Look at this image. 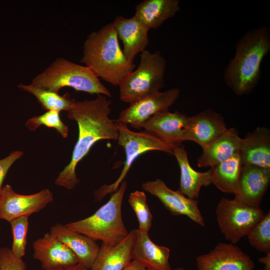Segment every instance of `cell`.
I'll return each instance as SVG.
<instances>
[{
  "mask_svg": "<svg viewBox=\"0 0 270 270\" xmlns=\"http://www.w3.org/2000/svg\"><path fill=\"white\" fill-rule=\"evenodd\" d=\"M111 102L102 94L96 98L75 100L68 112L69 119L78 126V136L70 163L60 173L55 180L59 186L72 190L79 182L76 174L78 164L88 154L92 146L102 140H116L118 130L109 115Z\"/></svg>",
  "mask_w": 270,
  "mask_h": 270,
  "instance_id": "6da1fadb",
  "label": "cell"
},
{
  "mask_svg": "<svg viewBox=\"0 0 270 270\" xmlns=\"http://www.w3.org/2000/svg\"><path fill=\"white\" fill-rule=\"evenodd\" d=\"M270 51L268 26L250 29L239 39L224 74L225 84L236 95L248 94L254 90L261 78L262 62Z\"/></svg>",
  "mask_w": 270,
  "mask_h": 270,
  "instance_id": "7a4b0ae2",
  "label": "cell"
},
{
  "mask_svg": "<svg viewBox=\"0 0 270 270\" xmlns=\"http://www.w3.org/2000/svg\"><path fill=\"white\" fill-rule=\"evenodd\" d=\"M81 62L98 78L114 86H118L136 66L124 56L112 22L88 34Z\"/></svg>",
  "mask_w": 270,
  "mask_h": 270,
  "instance_id": "3957f363",
  "label": "cell"
},
{
  "mask_svg": "<svg viewBox=\"0 0 270 270\" xmlns=\"http://www.w3.org/2000/svg\"><path fill=\"white\" fill-rule=\"evenodd\" d=\"M126 188L127 182L124 180L108 202L93 214L65 225L94 241L100 240L111 246L118 244L129 232L122 216V205Z\"/></svg>",
  "mask_w": 270,
  "mask_h": 270,
  "instance_id": "277c9868",
  "label": "cell"
},
{
  "mask_svg": "<svg viewBox=\"0 0 270 270\" xmlns=\"http://www.w3.org/2000/svg\"><path fill=\"white\" fill-rule=\"evenodd\" d=\"M32 84L56 92L64 87L111 97L108 90L92 70L64 58H58L32 80Z\"/></svg>",
  "mask_w": 270,
  "mask_h": 270,
  "instance_id": "5b68a950",
  "label": "cell"
},
{
  "mask_svg": "<svg viewBox=\"0 0 270 270\" xmlns=\"http://www.w3.org/2000/svg\"><path fill=\"white\" fill-rule=\"evenodd\" d=\"M138 68L128 73L118 86L120 98L132 104L164 86L166 62L158 51L140 53Z\"/></svg>",
  "mask_w": 270,
  "mask_h": 270,
  "instance_id": "8992f818",
  "label": "cell"
},
{
  "mask_svg": "<svg viewBox=\"0 0 270 270\" xmlns=\"http://www.w3.org/2000/svg\"><path fill=\"white\" fill-rule=\"evenodd\" d=\"M114 122L118 134V144L124 150L126 160L118 179L110 184H105L100 186L94 192L96 200H101L108 194H112L118 189L134 162L141 154L153 150L173 154V148L156 136L144 131L133 132L130 130L128 125L116 122Z\"/></svg>",
  "mask_w": 270,
  "mask_h": 270,
  "instance_id": "52a82bcc",
  "label": "cell"
},
{
  "mask_svg": "<svg viewBox=\"0 0 270 270\" xmlns=\"http://www.w3.org/2000/svg\"><path fill=\"white\" fill-rule=\"evenodd\" d=\"M216 220L225 238L236 244L264 216L260 207L246 205L222 198L216 208Z\"/></svg>",
  "mask_w": 270,
  "mask_h": 270,
  "instance_id": "ba28073f",
  "label": "cell"
},
{
  "mask_svg": "<svg viewBox=\"0 0 270 270\" xmlns=\"http://www.w3.org/2000/svg\"><path fill=\"white\" fill-rule=\"evenodd\" d=\"M180 90L173 88L164 92H153L140 100L130 104L123 110L114 122L130 124L132 128L140 129L143 124L156 114L166 110L178 98Z\"/></svg>",
  "mask_w": 270,
  "mask_h": 270,
  "instance_id": "9c48e42d",
  "label": "cell"
},
{
  "mask_svg": "<svg viewBox=\"0 0 270 270\" xmlns=\"http://www.w3.org/2000/svg\"><path fill=\"white\" fill-rule=\"evenodd\" d=\"M53 201V194L48 188L32 194L16 193L8 184L0 192V219L8 221L38 212Z\"/></svg>",
  "mask_w": 270,
  "mask_h": 270,
  "instance_id": "30bf717a",
  "label": "cell"
},
{
  "mask_svg": "<svg viewBox=\"0 0 270 270\" xmlns=\"http://www.w3.org/2000/svg\"><path fill=\"white\" fill-rule=\"evenodd\" d=\"M142 187L156 196L172 215L186 216L200 226H205L197 200L187 198L178 190H172L160 178L143 182Z\"/></svg>",
  "mask_w": 270,
  "mask_h": 270,
  "instance_id": "8fae6325",
  "label": "cell"
},
{
  "mask_svg": "<svg viewBox=\"0 0 270 270\" xmlns=\"http://www.w3.org/2000/svg\"><path fill=\"white\" fill-rule=\"evenodd\" d=\"M198 270H254V263L238 246L219 242L210 252L196 258Z\"/></svg>",
  "mask_w": 270,
  "mask_h": 270,
  "instance_id": "7c38bea8",
  "label": "cell"
},
{
  "mask_svg": "<svg viewBox=\"0 0 270 270\" xmlns=\"http://www.w3.org/2000/svg\"><path fill=\"white\" fill-rule=\"evenodd\" d=\"M228 129L220 114L212 109H207L188 116L184 132V141H192L203 148Z\"/></svg>",
  "mask_w": 270,
  "mask_h": 270,
  "instance_id": "4fadbf2b",
  "label": "cell"
},
{
  "mask_svg": "<svg viewBox=\"0 0 270 270\" xmlns=\"http://www.w3.org/2000/svg\"><path fill=\"white\" fill-rule=\"evenodd\" d=\"M188 116L178 110H168L159 112L142 126L144 132L158 138L173 148L184 141V132Z\"/></svg>",
  "mask_w": 270,
  "mask_h": 270,
  "instance_id": "5bb4252c",
  "label": "cell"
},
{
  "mask_svg": "<svg viewBox=\"0 0 270 270\" xmlns=\"http://www.w3.org/2000/svg\"><path fill=\"white\" fill-rule=\"evenodd\" d=\"M34 258L38 260L43 270L66 268L79 263L75 254L50 232L32 244Z\"/></svg>",
  "mask_w": 270,
  "mask_h": 270,
  "instance_id": "9a60e30c",
  "label": "cell"
},
{
  "mask_svg": "<svg viewBox=\"0 0 270 270\" xmlns=\"http://www.w3.org/2000/svg\"><path fill=\"white\" fill-rule=\"evenodd\" d=\"M270 182V170L242 165L238 192L234 200L242 204L260 207Z\"/></svg>",
  "mask_w": 270,
  "mask_h": 270,
  "instance_id": "2e32d148",
  "label": "cell"
},
{
  "mask_svg": "<svg viewBox=\"0 0 270 270\" xmlns=\"http://www.w3.org/2000/svg\"><path fill=\"white\" fill-rule=\"evenodd\" d=\"M112 23L118 38L122 41L124 56L134 62L136 56L146 50L149 44L150 30L134 16L130 18L118 16Z\"/></svg>",
  "mask_w": 270,
  "mask_h": 270,
  "instance_id": "e0dca14e",
  "label": "cell"
},
{
  "mask_svg": "<svg viewBox=\"0 0 270 270\" xmlns=\"http://www.w3.org/2000/svg\"><path fill=\"white\" fill-rule=\"evenodd\" d=\"M242 165L270 170V130L258 127L242 138L238 150Z\"/></svg>",
  "mask_w": 270,
  "mask_h": 270,
  "instance_id": "ac0fdd59",
  "label": "cell"
},
{
  "mask_svg": "<svg viewBox=\"0 0 270 270\" xmlns=\"http://www.w3.org/2000/svg\"><path fill=\"white\" fill-rule=\"evenodd\" d=\"M170 254L168 248L156 244L150 239L148 233L141 232L136 229L132 250V260L147 270H171Z\"/></svg>",
  "mask_w": 270,
  "mask_h": 270,
  "instance_id": "d6986e66",
  "label": "cell"
},
{
  "mask_svg": "<svg viewBox=\"0 0 270 270\" xmlns=\"http://www.w3.org/2000/svg\"><path fill=\"white\" fill-rule=\"evenodd\" d=\"M50 232L75 254L79 263L90 268L100 249L94 240L60 224L52 226Z\"/></svg>",
  "mask_w": 270,
  "mask_h": 270,
  "instance_id": "ffe728a7",
  "label": "cell"
},
{
  "mask_svg": "<svg viewBox=\"0 0 270 270\" xmlns=\"http://www.w3.org/2000/svg\"><path fill=\"white\" fill-rule=\"evenodd\" d=\"M136 232V229L131 230L116 245L102 243L90 270H122L132 260V250Z\"/></svg>",
  "mask_w": 270,
  "mask_h": 270,
  "instance_id": "44dd1931",
  "label": "cell"
},
{
  "mask_svg": "<svg viewBox=\"0 0 270 270\" xmlns=\"http://www.w3.org/2000/svg\"><path fill=\"white\" fill-rule=\"evenodd\" d=\"M172 150L180 172L178 190L187 198L196 200L202 187L207 186L211 184L210 170L206 172H199L194 170L190 164L188 152L184 146L174 148Z\"/></svg>",
  "mask_w": 270,
  "mask_h": 270,
  "instance_id": "7402d4cb",
  "label": "cell"
},
{
  "mask_svg": "<svg viewBox=\"0 0 270 270\" xmlns=\"http://www.w3.org/2000/svg\"><path fill=\"white\" fill-rule=\"evenodd\" d=\"M242 138L234 128L227 130L216 140L204 146L197 160L199 168L212 167L231 157L238 152Z\"/></svg>",
  "mask_w": 270,
  "mask_h": 270,
  "instance_id": "603a6c76",
  "label": "cell"
},
{
  "mask_svg": "<svg viewBox=\"0 0 270 270\" xmlns=\"http://www.w3.org/2000/svg\"><path fill=\"white\" fill-rule=\"evenodd\" d=\"M178 0H144L136 6L134 16L149 30L160 27L180 10Z\"/></svg>",
  "mask_w": 270,
  "mask_h": 270,
  "instance_id": "cb8c5ba5",
  "label": "cell"
},
{
  "mask_svg": "<svg viewBox=\"0 0 270 270\" xmlns=\"http://www.w3.org/2000/svg\"><path fill=\"white\" fill-rule=\"evenodd\" d=\"M242 166L238 152L226 160L212 166L211 184L223 192L236 194Z\"/></svg>",
  "mask_w": 270,
  "mask_h": 270,
  "instance_id": "d4e9b609",
  "label": "cell"
},
{
  "mask_svg": "<svg viewBox=\"0 0 270 270\" xmlns=\"http://www.w3.org/2000/svg\"><path fill=\"white\" fill-rule=\"evenodd\" d=\"M18 88L34 95L42 107L47 111L68 112L76 100L71 98L70 95L68 93L62 96L58 92L39 87L32 84H21L18 86Z\"/></svg>",
  "mask_w": 270,
  "mask_h": 270,
  "instance_id": "484cf974",
  "label": "cell"
},
{
  "mask_svg": "<svg viewBox=\"0 0 270 270\" xmlns=\"http://www.w3.org/2000/svg\"><path fill=\"white\" fill-rule=\"evenodd\" d=\"M250 245L258 251L270 252V212L252 228L247 234Z\"/></svg>",
  "mask_w": 270,
  "mask_h": 270,
  "instance_id": "4316f807",
  "label": "cell"
},
{
  "mask_svg": "<svg viewBox=\"0 0 270 270\" xmlns=\"http://www.w3.org/2000/svg\"><path fill=\"white\" fill-rule=\"evenodd\" d=\"M128 201L137 217L138 230L148 233L152 226V216L147 204L145 193L136 190L130 194Z\"/></svg>",
  "mask_w": 270,
  "mask_h": 270,
  "instance_id": "83f0119b",
  "label": "cell"
},
{
  "mask_svg": "<svg viewBox=\"0 0 270 270\" xmlns=\"http://www.w3.org/2000/svg\"><path fill=\"white\" fill-rule=\"evenodd\" d=\"M60 112L48 110L44 114L34 116L26 122V126L30 131H34L40 126L54 128L64 138H66L68 133V126L61 120Z\"/></svg>",
  "mask_w": 270,
  "mask_h": 270,
  "instance_id": "f1b7e54d",
  "label": "cell"
},
{
  "mask_svg": "<svg viewBox=\"0 0 270 270\" xmlns=\"http://www.w3.org/2000/svg\"><path fill=\"white\" fill-rule=\"evenodd\" d=\"M29 216H22L9 222L10 224L12 244L11 250L18 258L22 259L26 253Z\"/></svg>",
  "mask_w": 270,
  "mask_h": 270,
  "instance_id": "f546056e",
  "label": "cell"
},
{
  "mask_svg": "<svg viewBox=\"0 0 270 270\" xmlns=\"http://www.w3.org/2000/svg\"><path fill=\"white\" fill-rule=\"evenodd\" d=\"M26 264L8 248H0V270H26Z\"/></svg>",
  "mask_w": 270,
  "mask_h": 270,
  "instance_id": "4dcf8cb0",
  "label": "cell"
},
{
  "mask_svg": "<svg viewBox=\"0 0 270 270\" xmlns=\"http://www.w3.org/2000/svg\"><path fill=\"white\" fill-rule=\"evenodd\" d=\"M22 152L15 150L12 152L6 157L0 160V192L2 188V184L8 170L14 162L23 155Z\"/></svg>",
  "mask_w": 270,
  "mask_h": 270,
  "instance_id": "1f68e13d",
  "label": "cell"
},
{
  "mask_svg": "<svg viewBox=\"0 0 270 270\" xmlns=\"http://www.w3.org/2000/svg\"><path fill=\"white\" fill-rule=\"evenodd\" d=\"M122 270H147L146 268L138 262L132 260Z\"/></svg>",
  "mask_w": 270,
  "mask_h": 270,
  "instance_id": "d6a6232c",
  "label": "cell"
},
{
  "mask_svg": "<svg viewBox=\"0 0 270 270\" xmlns=\"http://www.w3.org/2000/svg\"><path fill=\"white\" fill-rule=\"evenodd\" d=\"M258 261L265 266L264 270H270V252L266 253V256L259 258Z\"/></svg>",
  "mask_w": 270,
  "mask_h": 270,
  "instance_id": "836d02e7",
  "label": "cell"
},
{
  "mask_svg": "<svg viewBox=\"0 0 270 270\" xmlns=\"http://www.w3.org/2000/svg\"><path fill=\"white\" fill-rule=\"evenodd\" d=\"M48 270H90L80 263H78L74 266L62 268H58L55 269H52Z\"/></svg>",
  "mask_w": 270,
  "mask_h": 270,
  "instance_id": "e575fe53",
  "label": "cell"
},
{
  "mask_svg": "<svg viewBox=\"0 0 270 270\" xmlns=\"http://www.w3.org/2000/svg\"><path fill=\"white\" fill-rule=\"evenodd\" d=\"M171 270H185V269L183 267H178V268H174V269H172Z\"/></svg>",
  "mask_w": 270,
  "mask_h": 270,
  "instance_id": "d590c367",
  "label": "cell"
}]
</instances>
